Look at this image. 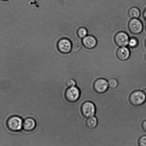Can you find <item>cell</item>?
Returning a JSON list of instances; mask_svg holds the SVG:
<instances>
[{"label": "cell", "instance_id": "6da1fadb", "mask_svg": "<svg viewBox=\"0 0 146 146\" xmlns=\"http://www.w3.org/2000/svg\"><path fill=\"white\" fill-rule=\"evenodd\" d=\"M146 100V95L143 91L136 90L130 95L129 101L132 105L139 107L144 104Z\"/></svg>", "mask_w": 146, "mask_h": 146}, {"label": "cell", "instance_id": "7a4b0ae2", "mask_svg": "<svg viewBox=\"0 0 146 146\" xmlns=\"http://www.w3.org/2000/svg\"><path fill=\"white\" fill-rule=\"evenodd\" d=\"M23 122L22 117L18 116H13L8 119L7 126L8 129L11 131H19L23 128Z\"/></svg>", "mask_w": 146, "mask_h": 146}, {"label": "cell", "instance_id": "3957f363", "mask_svg": "<svg viewBox=\"0 0 146 146\" xmlns=\"http://www.w3.org/2000/svg\"><path fill=\"white\" fill-rule=\"evenodd\" d=\"M81 92L80 89L76 86L68 88L65 93V97L67 101L75 103L80 98Z\"/></svg>", "mask_w": 146, "mask_h": 146}, {"label": "cell", "instance_id": "277c9868", "mask_svg": "<svg viewBox=\"0 0 146 146\" xmlns=\"http://www.w3.org/2000/svg\"><path fill=\"white\" fill-rule=\"evenodd\" d=\"M96 108L94 103L90 101H86L82 104L81 111L82 115L86 118L93 117L96 114Z\"/></svg>", "mask_w": 146, "mask_h": 146}, {"label": "cell", "instance_id": "5b68a950", "mask_svg": "<svg viewBox=\"0 0 146 146\" xmlns=\"http://www.w3.org/2000/svg\"><path fill=\"white\" fill-rule=\"evenodd\" d=\"M108 87V82L106 79L103 78L97 79L93 85L94 90L96 93L98 94H102L105 93Z\"/></svg>", "mask_w": 146, "mask_h": 146}, {"label": "cell", "instance_id": "8992f818", "mask_svg": "<svg viewBox=\"0 0 146 146\" xmlns=\"http://www.w3.org/2000/svg\"><path fill=\"white\" fill-rule=\"evenodd\" d=\"M72 44L70 40L63 38L58 41V49L59 52L63 54L68 53L72 50Z\"/></svg>", "mask_w": 146, "mask_h": 146}, {"label": "cell", "instance_id": "52a82bcc", "mask_svg": "<svg viewBox=\"0 0 146 146\" xmlns=\"http://www.w3.org/2000/svg\"><path fill=\"white\" fill-rule=\"evenodd\" d=\"M129 28L131 33L138 35L142 32L143 29L142 23L137 19H132L129 22Z\"/></svg>", "mask_w": 146, "mask_h": 146}, {"label": "cell", "instance_id": "ba28073f", "mask_svg": "<svg viewBox=\"0 0 146 146\" xmlns=\"http://www.w3.org/2000/svg\"><path fill=\"white\" fill-rule=\"evenodd\" d=\"M129 37L125 32H120L116 34L114 40L116 44L120 47H124L128 45Z\"/></svg>", "mask_w": 146, "mask_h": 146}, {"label": "cell", "instance_id": "9c48e42d", "mask_svg": "<svg viewBox=\"0 0 146 146\" xmlns=\"http://www.w3.org/2000/svg\"><path fill=\"white\" fill-rule=\"evenodd\" d=\"M82 43L85 48L88 49H92L96 46L97 44V40L92 35H87L83 38Z\"/></svg>", "mask_w": 146, "mask_h": 146}, {"label": "cell", "instance_id": "30bf717a", "mask_svg": "<svg viewBox=\"0 0 146 146\" xmlns=\"http://www.w3.org/2000/svg\"><path fill=\"white\" fill-rule=\"evenodd\" d=\"M130 52L129 49L125 46L121 47L117 50V58L120 60L125 61L130 57Z\"/></svg>", "mask_w": 146, "mask_h": 146}, {"label": "cell", "instance_id": "8fae6325", "mask_svg": "<svg viewBox=\"0 0 146 146\" xmlns=\"http://www.w3.org/2000/svg\"><path fill=\"white\" fill-rule=\"evenodd\" d=\"M36 126V123L34 119L28 117L23 121V128L25 131H31L35 129Z\"/></svg>", "mask_w": 146, "mask_h": 146}, {"label": "cell", "instance_id": "7c38bea8", "mask_svg": "<svg viewBox=\"0 0 146 146\" xmlns=\"http://www.w3.org/2000/svg\"><path fill=\"white\" fill-rule=\"evenodd\" d=\"M98 123V121L96 117L93 116L87 119L86 121V124L88 128L93 129L96 128L97 126Z\"/></svg>", "mask_w": 146, "mask_h": 146}, {"label": "cell", "instance_id": "4fadbf2b", "mask_svg": "<svg viewBox=\"0 0 146 146\" xmlns=\"http://www.w3.org/2000/svg\"><path fill=\"white\" fill-rule=\"evenodd\" d=\"M128 15L132 19H137L140 16V11L138 8L133 7L129 10Z\"/></svg>", "mask_w": 146, "mask_h": 146}, {"label": "cell", "instance_id": "5bb4252c", "mask_svg": "<svg viewBox=\"0 0 146 146\" xmlns=\"http://www.w3.org/2000/svg\"><path fill=\"white\" fill-rule=\"evenodd\" d=\"M88 31L86 28L81 27L79 28L77 31V35L79 37L82 39L87 36Z\"/></svg>", "mask_w": 146, "mask_h": 146}, {"label": "cell", "instance_id": "9a60e30c", "mask_svg": "<svg viewBox=\"0 0 146 146\" xmlns=\"http://www.w3.org/2000/svg\"><path fill=\"white\" fill-rule=\"evenodd\" d=\"M138 43V40L137 38L133 37L129 39L128 45L130 48H135L137 46Z\"/></svg>", "mask_w": 146, "mask_h": 146}, {"label": "cell", "instance_id": "2e32d148", "mask_svg": "<svg viewBox=\"0 0 146 146\" xmlns=\"http://www.w3.org/2000/svg\"><path fill=\"white\" fill-rule=\"evenodd\" d=\"M108 86L110 88L114 89L116 88L118 86V82L116 79H111L108 81Z\"/></svg>", "mask_w": 146, "mask_h": 146}, {"label": "cell", "instance_id": "e0dca14e", "mask_svg": "<svg viewBox=\"0 0 146 146\" xmlns=\"http://www.w3.org/2000/svg\"><path fill=\"white\" fill-rule=\"evenodd\" d=\"M81 45L78 42H74L72 45V52L73 53H76L81 49Z\"/></svg>", "mask_w": 146, "mask_h": 146}, {"label": "cell", "instance_id": "ac0fdd59", "mask_svg": "<svg viewBox=\"0 0 146 146\" xmlns=\"http://www.w3.org/2000/svg\"><path fill=\"white\" fill-rule=\"evenodd\" d=\"M138 144L139 146H146V135H143L140 137Z\"/></svg>", "mask_w": 146, "mask_h": 146}, {"label": "cell", "instance_id": "d6986e66", "mask_svg": "<svg viewBox=\"0 0 146 146\" xmlns=\"http://www.w3.org/2000/svg\"><path fill=\"white\" fill-rule=\"evenodd\" d=\"M66 86L69 88L76 86V83L74 80L72 79H68L66 82Z\"/></svg>", "mask_w": 146, "mask_h": 146}, {"label": "cell", "instance_id": "ffe728a7", "mask_svg": "<svg viewBox=\"0 0 146 146\" xmlns=\"http://www.w3.org/2000/svg\"><path fill=\"white\" fill-rule=\"evenodd\" d=\"M141 127L143 130L146 133V120H145L142 123Z\"/></svg>", "mask_w": 146, "mask_h": 146}, {"label": "cell", "instance_id": "44dd1931", "mask_svg": "<svg viewBox=\"0 0 146 146\" xmlns=\"http://www.w3.org/2000/svg\"><path fill=\"white\" fill-rule=\"evenodd\" d=\"M143 16L145 20L146 21V8L143 12Z\"/></svg>", "mask_w": 146, "mask_h": 146}, {"label": "cell", "instance_id": "7402d4cb", "mask_svg": "<svg viewBox=\"0 0 146 146\" xmlns=\"http://www.w3.org/2000/svg\"><path fill=\"white\" fill-rule=\"evenodd\" d=\"M143 92L146 95V88L143 89Z\"/></svg>", "mask_w": 146, "mask_h": 146}, {"label": "cell", "instance_id": "603a6c76", "mask_svg": "<svg viewBox=\"0 0 146 146\" xmlns=\"http://www.w3.org/2000/svg\"><path fill=\"white\" fill-rule=\"evenodd\" d=\"M145 47H146V39L145 41Z\"/></svg>", "mask_w": 146, "mask_h": 146}, {"label": "cell", "instance_id": "cb8c5ba5", "mask_svg": "<svg viewBox=\"0 0 146 146\" xmlns=\"http://www.w3.org/2000/svg\"><path fill=\"white\" fill-rule=\"evenodd\" d=\"M145 60L146 61V53L145 54Z\"/></svg>", "mask_w": 146, "mask_h": 146}, {"label": "cell", "instance_id": "d4e9b609", "mask_svg": "<svg viewBox=\"0 0 146 146\" xmlns=\"http://www.w3.org/2000/svg\"><path fill=\"white\" fill-rule=\"evenodd\" d=\"M3 1H8V0H3Z\"/></svg>", "mask_w": 146, "mask_h": 146}, {"label": "cell", "instance_id": "484cf974", "mask_svg": "<svg viewBox=\"0 0 146 146\" xmlns=\"http://www.w3.org/2000/svg\"></svg>", "mask_w": 146, "mask_h": 146}]
</instances>
